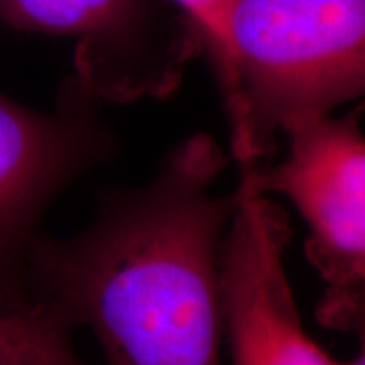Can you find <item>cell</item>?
I'll return each mask as SVG.
<instances>
[{"label":"cell","instance_id":"cell-1","mask_svg":"<svg viewBox=\"0 0 365 365\" xmlns=\"http://www.w3.org/2000/svg\"><path fill=\"white\" fill-rule=\"evenodd\" d=\"M223 166L212 137H191L148 186L112 196L85 232L36 237L33 298L88 325L107 365H222L218 252L235 208V191L213 193Z\"/></svg>","mask_w":365,"mask_h":365},{"label":"cell","instance_id":"cell-2","mask_svg":"<svg viewBox=\"0 0 365 365\" xmlns=\"http://www.w3.org/2000/svg\"><path fill=\"white\" fill-rule=\"evenodd\" d=\"M222 90L242 168L365 88V0H232Z\"/></svg>","mask_w":365,"mask_h":365},{"label":"cell","instance_id":"cell-3","mask_svg":"<svg viewBox=\"0 0 365 365\" xmlns=\"http://www.w3.org/2000/svg\"><path fill=\"white\" fill-rule=\"evenodd\" d=\"M286 135V158L242 168V180L259 195L287 196L307 220L304 250L325 282L318 322L328 330L364 333L365 140L359 117H322Z\"/></svg>","mask_w":365,"mask_h":365},{"label":"cell","instance_id":"cell-4","mask_svg":"<svg viewBox=\"0 0 365 365\" xmlns=\"http://www.w3.org/2000/svg\"><path fill=\"white\" fill-rule=\"evenodd\" d=\"M93 103L75 80L54 112L0 95V312L34 303L27 255L36 223L54 196L112 148Z\"/></svg>","mask_w":365,"mask_h":365},{"label":"cell","instance_id":"cell-5","mask_svg":"<svg viewBox=\"0 0 365 365\" xmlns=\"http://www.w3.org/2000/svg\"><path fill=\"white\" fill-rule=\"evenodd\" d=\"M289 235L284 210L240 180L218 252L232 365H346L304 331L284 269Z\"/></svg>","mask_w":365,"mask_h":365},{"label":"cell","instance_id":"cell-6","mask_svg":"<svg viewBox=\"0 0 365 365\" xmlns=\"http://www.w3.org/2000/svg\"><path fill=\"white\" fill-rule=\"evenodd\" d=\"M0 19L78 39L75 81L95 100L166 95L191 54L185 39L156 31L154 0H0Z\"/></svg>","mask_w":365,"mask_h":365},{"label":"cell","instance_id":"cell-7","mask_svg":"<svg viewBox=\"0 0 365 365\" xmlns=\"http://www.w3.org/2000/svg\"><path fill=\"white\" fill-rule=\"evenodd\" d=\"M73 327L65 312L48 299L0 312V365H81L71 345Z\"/></svg>","mask_w":365,"mask_h":365},{"label":"cell","instance_id":"cell-8","mask_svg":"<svg viewBox=\"0 0 365 365\" xmlns=\"http://www.w3.org/2000/svg\"><path fill=\"white\" fill-rule=\"evenodd\" d=\"M180 9L198 44L207 48L223 90L230 78V49L227 22L232 0H171Z\"/></svg>","mask_w":365,"mask_h":365},{"label":"cell","instance_id":"cell-9","mask_svg":"<svg viewBox=\"0 0 365 365\" xmlns=\"http://www.w3.org/2000/svg\"><path fill=\"white\" fill-rule=\"evenodd\" d=\"M346 365H365V354H364V344H362V349H360V352L357 354V357H354L352 360H349Z\"/></svg>","mask_w":365,"mask_h":365}]
</instances>
